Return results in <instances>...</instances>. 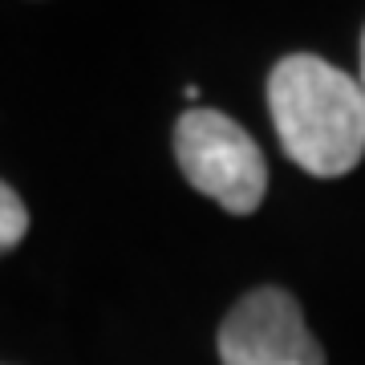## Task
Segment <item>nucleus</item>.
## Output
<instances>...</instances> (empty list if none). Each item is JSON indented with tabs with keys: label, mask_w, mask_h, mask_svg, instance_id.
I'll list each match as a JSON object with an SVG mask.
<instances>
[{
	"label": "nucleus",
	"mask_w": 365,
	"mask_h": 365,
	"mask_svg": "<svg viewBox=\"0 0 365 365\" xmlns=\"http://www.w3.org/2000/svg\"><path fill=\"white\" fill-rule=\"evenodd\" d=\"M357 81H361V90H365V33H361V78Z\"/></svg>",
	"instance_id": "5"
},
{
	"label": "nucleus",
	"mask_w": 365,
	"mask_h": 365,
	"mask_svg": "<svg viewBox=\"0 0 365 365\" xmlns=\"http://www.w3.org/2000/svg\"><path fill=\"white\" fill-rule=\"evenodd\" d=\"M182 179L232 215H252L268 191V163L252 134L220 110H187L175 126Z\"/></svg>",
	"instance_id": "2"
},
{
	"label": "nucleus",
	"mask_w": 365,
	"mask_h": 365,
	"mask_svg": "<svg viewBox=\"0 0 365 365\" xmlns=\"http://www.w3.org/2000/svg\"><path fill=\"white\" fill-rule=\"evenodd\" d=\"M284 155L317 179L349 175L365 155V90L317 53H288L268 78Z\"/></svg>",
	"instance_id": "1"
},
{
	"label": "nucleus",
	"mask_w": 365,
	"mask_h": 365,
	"mask_svg": "<svg viewBox=\"0 0 365 365\" xmlns=\"http://www.w3.org/2000/svg\"><path fill=\"white\" fill-rule=\"evenodd\" d=\"M215 345L223 365H325L297 297L272 284L235 300Z\"/></svg>",
	"instance_id": "3"
},
{
	"label": "nucleus",
	"mask_w": 365,
	"mask_h": 365,
	"mask_svg": "<svg viewBox=\"0 0 365 365\" xmlns=\"http://www.w3.org/2000/svg\"><path fill=\"white\" fill-rule=\"evenodd\" d=\"M29 232V211L25 203H21V195H16L9 182L0 179V256L4 252H13L21 240H25Z\"/></svg>",
	"instance_id": "4"
}]
</instances>
